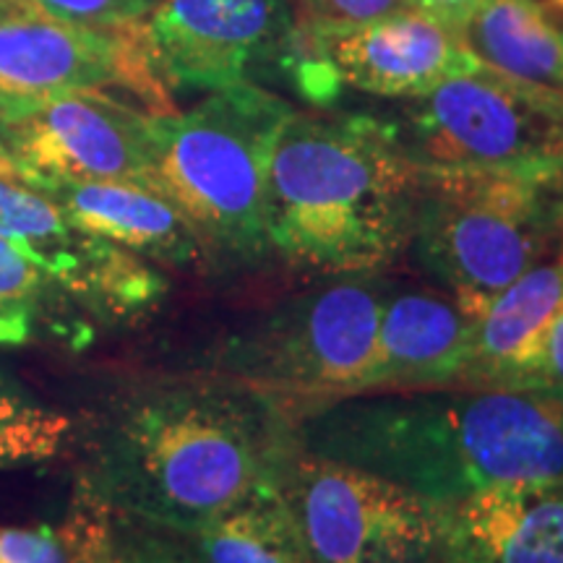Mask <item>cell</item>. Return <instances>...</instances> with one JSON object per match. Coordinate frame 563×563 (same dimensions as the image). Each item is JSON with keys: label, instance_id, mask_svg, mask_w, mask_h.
<instances>
[{"label": "cell", "instance_id": "obj_21", "mask_svg": "<svg viewBox=\"0 0 563 563\" xmlns=\"http://www.w3.org/2000/svg\"><path fill=\"white\" fill-rule=\"evenodd\" d=\"M74 415L47 405L0 363V473L58 460L68 452Z\"/></svg>", "mask_w": 563, "mask_h": 563}, {"label": "cell", "instance_id": "obj_6", "mask_svg": "<svg viewBox=\"0 0 563 563\" xmlns=\"http://www.w3.org/2000/svg\"><path fill=\"white\" fill-rule=\"evenodd\" d=\"M389 287L378 274H347L290 295L232 334L211 371L279 399L292 418L363 394Z\"/></svg>", "mask_w": 563, "mask_h": 563}, {"label": "cell", "instance_id": "obj_19", "mask_svg": "<svg viewBox=\"0 0 563 563\" xmlns=\"http://www.w3.org/2000/svg\"><path fill=\"white\" fill-rule=\"evenodd\" d=\"M97 336L100 332L0 238V350L53 344L79 352Z\"/></svg>", "mask_w": 563, "mask_h": 563}, {"label": "cell", "instance_id": "obj_11", "mask_svg": "<svg viewBox=\"0 0 563 563\" xmlns=\"http://www.w3.org/2000/svg\"><path fill=\"white\" fill-rule=\"evenodd\" d=\"M292 24L287 0H159L141 32L165 89L217 91L277 66Z\"/></svg>", "mask_w": 563, "mask_h": 563}, {"label": "cell", "instance_id": "obj_24", "mask_svg": "<svg viewBox=\"0 0 563 563\" xmlns=\"http://www.w3.org/2000/svg\"><path fill=\"white\" fill-rule=\"evenodd\" d=\"M34 11L66 24L115 30L141 24L159 0H26Z\"/></svg>", "mask_w": 563, "mask_h": 563}, {"label": "cell", "instance_id": "obj_28", "mask_svg": "<svg viewBox=\"0 0 563 563\" xmlns=\"http://www.w3.org/2000/svg\"><path fill=\"white\" fill-rule=\"evenodd\" d=\"M530 3L543 13L548 24H551L563 40V0H530Z\"/></svg>", "mask_w": 563, "mask_h": 563}, {"label": "cell", "instance_id": "obj_2", "mask_svg": "<svg viewBox=\"0 0 563 563\" xmlns=\"http://www.w3.org/2000/svg\"><path fill=\"white\" fill-rule=\"evenodd\" d=\"M295 439L443 509L498 485L563 481V397L545 389L352 394L295 415Z\"/></svg>", "mask_w": 563, "mask_h": 563}, {"label": "cell", "instance_id": "obj_5", "mask_svg": "<svg viewBox=\"0 0 563 563\" xmlns=\"http://www.w3.org/2000/svg\"><path fill=\"white\" fill-rule=\"evenodd\" d=\"M553 183L506 175L420 173L410 251L420 269L477 321L559 245Z\"/></svg>", "mask_w": 563, "mask_h": 563}, {"label": "cell", "instance_id": "obj_12", "mask_svg": "<svg viewBox=\"0 0 563 563\" xmlns=\"http://www.w3.org/2000/svg\"><path fill=\"white\" fill-rule=\"evenodd\" d=\"M152 115L108 91H70L9 125V162L16 178L131 180L152 186Z\"/></svg>", "mask_w": 563, "mask_h": 563}, {"label": "cell", "instance_id": "obj_26", "mask_svg": "<svg viewBox=\"0 0 563 563\" xmlns=\"http://www.w3.org/2000/svg\"><path fill=\"white\" fill-rule=\"evenodd\" d=\"M534 389H545L563 397V311L555 319L551 334H548L543 363H540Z\"/></svg>", "mask_w": 563, "mask_h": 563}, {"label": "cell", "instance_id": "obj_4", "mask_svg": "<svg viewBox=\"0 0 563 563\" xmlns=\"http://www.w3.org/2000/svg\"><path fill=\"white\" fill-rule=\"evenodd\" d=\"M290 112L277 95L241 81L188 112L152 115V183L191 224L207 262L256 266L274 256L266 165Z\"/></svg>", "mask_w": 563, "mask_h": 563}, {"label": "cell", "instance_id": "obj_18", "mask_svg": "<svg viewBox=\"0 0 563 563\" xmlns=\"http://www.w3.org/2000/svg\"><path fill=\"white\" fill-rule=\"evenodd\" d=\"M456 37L481 66L563 97V40L530 0H488Z\"/></svg>", "mask_w": 563, "mask_h": 563}, {"label": "cell", "instance_id": "obj_16", "mask_svg": "<svg viewBox=\"0 0 563 563\" xmlns=\"http://www.w3.org/2000/svg\"><path fill=\"white\" fill-rule=\"evenodd\" d=\"M473 323L443 290L389 287L363 394L454 386Z\"/></svg>", "mask_w": 563, "mask_h": 563}, {"label": "cell", "instance_id": "obj_27", "mask_svg": "<svg viewBox=\"0 0 563 563\" xmlns=\"http://www.w3.org/2000/svg\"><path fill=\"white\" fill-rule=\"evenodd\" d=\"M488 0H412V5L428 16H433L441 24L452 26L456 32L460 26L473 16L475 11H481Z\"/></svg>", "mask_w": 563, "mask_h": 563}, {"label": "cell", "instance_id": "obj_22", "mask_svg": "<svg viewBox=\"0 0 563 563\" xmlns=\"http://www.w3.org/2000/svg\"><path fill=\"white\" fill-rule=\"evenodd\" d=\"M87 506L91 517V563H201L180 532L100 506Z\"/></svg>", "mask_w": 563, "mask_h": 563}, {"label": "cell", "instance_id": "obj_32", "mask_svg": "<svg viewBox=\"0 0 563 563\" xmlns=\"http://www.w3.org/2000/svg\"><path fill=\"white\" fill-rule=\"evenodd\" d=\"M443 563H470V561H462V559H446Z\"/></svg>", "mask_w": 563, "mask_h": 563}, {"label": "cell", "instance_id": "obj_17", "mask_svg": "<svg viewBox=\"0 0 563 563\" xmlns=\"http://www.w3.org/2000/svg\"><path fill=\"white\" fill-rule=\"evenodd\" d=\"M443 514L449 559L563 563V481L498 485Z\"/></svg>", "mask_w": 563, "mask_h": 563}, {"label": "cell", "instance_id": "obj_9", "mask_svg": "<svg viewBox=\"0 0 563 563\" xmlns=\"http://www.w3.org/2000/svg\"><path fill=\"white\" fill-rule=\"evenodd\" d=\"M0 238L100 334L150 319L170 295L165 269L81 230L11 170H0Z\"/></svg>", "mask_w": 563, "mask_h": 563}, {"label": "cell", "instance_id": "obj_10", "mask_svg": "<svg viewBox=\"0 0 563 563\" xmlns=\"http://www.w3.org/2000/svg\"><path fill=\"white\" fill-rule=\"evenodd\" d=\"M129 89L154 115L173 110L154 74L141 24L97 30L40 11L0 21V121L13 123L70 91Z\"/></svg>", "mask_w": 563, "mask_h": 563}, {"label": "cell", "instance_id": "obj_13", "mask_svg": "<svg viewBox=\"0 0 563 563\" xmlns=\"http://www.w3.org/2000/svg\"><path fill=\"white\" fill-rule=\"evenodd\" d=\"M302 26L340 87H355L376 97L412 100L481 66L464 51L452 26L418 9L350 30Z\"/></svg>", "mask_w": 563, "mask_h": 563}, {"label": "cell", "instance_id": "obj_8", "mask_svg": "<svg viewBox=\"0 0 563 563\" xmlns=\"http://www.w3.org/2000/svg\"><path fill=\"white\" fill-rule=\"evenodd\" d=\"M279 493L313 563H443L446 514L402 485L327 456L298 452Z\"/></svg>", "mask_w": 563, "mask_h": 563}, {"label": "cell", "instance_id": "obj_14", "mask_svg": "<svg viewBox=\"0 0 563 563\" xmlns=\"http://www.w3.org/2000/svg\"><path fill=\"white\" fill-rule=\"evenodd\" d=\"M26 183V180H24ZM81 230L121 245L159 269H194L207 262L180 209L157 188L131 180H32Z\"/></svg>", "mask_w": 563, "mask_h": 563}, {"label": "cell", "instance_id": "obj_23", "mask_svg": "<svg viewBox=\"0 0 563 563\" xmlns=\"http://www.w3.org/2000/svg\"><path fill=\"white\" fill-rule=\"evenodd\" d=\"M0 563H91L89 506L76 498L60 527H0Z\"/></svg>", "mask_w": 563, "mask_h": 563}, {"label": "cell", "instance_id": "obj_3", "mask_svg": "<svg viewBox=\"0 0 563 563\" xmlns=\"http://www.w3.org/2000/svg\"><path fill=\"white\" fill-rule=\"evenodd\" d=\"M418 194L382 118L292 110L266 165L272 253L329 277L382 274L410 249Z\"/></svg>", "mask_w": 563, "mask_h": 563}, {"label": "cell", "instance_id": "obj_30", "mask_svg": "<svg viewBox=\"0 0 563 563\" xmlns=\"http://www.w3.org/2000/svg\"><path fill=\"white\" fill-rule=\"evenodd\" d=\"M9 125L0 121V170H9Z\"/></svg>", "mask_w": 563, "mask_h": 563}, {"label": "cell", "instance_id": "obj_20", "mask_svg": "<svg viewBox=\"0 0 563 563\" xmlns=\"http://www.w3.org/2000/svg\"><path fill=\"white\" fill-rule=\"evenodd\" d=\"M183 538L201 563H313L279 485Z\"/></svg>", "mask_w": 563, "mask_h": 563}, {"label": "cell", "instance_id": "obj_25", "mask_svg": "<svg viewBox=\"0 0 563 563\" xmlns=\"http://www.w3.org/2000/svg\"><path fill=\"white\" fill-rule=\"evenodd\" d=\"M410 9L412 0H302L298 21L319 30H350Z\"/></svg>", "mask_w": 563, "mask_h": 563}, {"label": "cell", "instance_id": "obj_1", "mask_svg": "<svg viewBox=\"0 0 563 563\" xmlns=\"http://www.w3.org/2000/svg\"><path fill=\"white\" fill-rule=\"evenodd\" d=\"M76 498L188 534L279 485L290 407L217 371L139 378L74 418Z\"/></svg>", "mask_w": 563, "mask_h": 563}, {"label": "cell", "instance_id": "obj_15", "mask_svg": "<svg viewBox=\"0 0 563 563\" xmlns=\"http://www.w3.org/2000/svg\"><path fill=\"white\" fill-rule=\"evenodd\" d=\"M563 311V258L532 266L473 323L454 386L534 389L548 334Z\"/></svg>", "mask_w": 563, "mask_h": 563}, {"label": "cell", "instance_id": "obj_29", "mask_svg": "<svg viewBox=\"0 0 563 563\" xmlns=\"http://www.w3.org/2000/svg\"><path fill=\"white\" fill-rule=\"evenodd\" d=\"M26 11H34L26 0H0V21L19 16V13H26Z\"/></svg>", "mask_w": 563, "mask_h": 563}, {"label": "cell", "instance_id": "obj_7", "mask_svg": "<svg viewBox=\"0 0 563 563\" xmlns=\"http://www.w3.org/2000/svg\"><path fill=\"white\" fill-rule=\"evenodd\" d=\"M384 123L418 173L563 183V97L485 66L405 100Z\"/></svg>", "mask_w": 563, "mask_h": 563}, {"label": "cell", "instance_id": "obj_31", "mask_svg": "<svg viewBox=\"0 0 563 563\" xmlns=\"http://www.w3.org/2000/svg\"><path fill=\"white\" fill-rule=\"evenodd\" d=\"M555 256L563 258V183L559 191V245H555Z\"/></svg>", "mask_w": 563, "mask_h": 563}]
</instances>
